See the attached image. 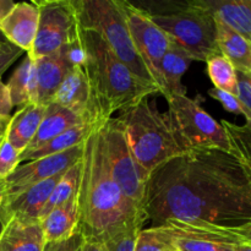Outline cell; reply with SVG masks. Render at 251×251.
Listing matches in <instances>:
<instances>
[{
	"label": "cell",
	"instance_id": "cell-11",
	"mask_svg": "<svg viewBox=\"0 0 251 251\" xmlns=\"http://www.w3.org/2000/svg\"><path fill=\"white\" fill-rule=\"evenodd\" d=\"M83 144L68 150L63 153L53 154L46 158L20 164L15 169L14 173L5 180V184H6V198L5 199L12 198L36 184L65 173L69 168H71L81 159Z\"/></svg>",
	"mask_w": 251,
	"mask_h": 251
},
{
	"label": "cell",
	"instance_id": "cell-13",
	"mask_svg": "<svg viewBox=\"0 0 251 251\" xmlns=\"http://www.w3.org/2000/svg\"><path fill=\"white\" fill-rule=\"evenodd\" d=\"M63 174L36 184L12 198L5 199L0 207V225L4 226L12 218L22 222H39L42 210Z\"/></svg>",
	"mask_w": 251,
	"mask_h": 251
},
{
	"label": "cell",
	"instance_id": "cell-29",
	"mask_svg": "<svg viewBox=\"0 0 251 251\" xmlns=\"http://www.w3.org/2000/svg\"><path fill=\"white\" fill-rule=\"evenodd\" d=\"M141 227H130L112 235L103 242L105 251H135L137 235Z\"/></svg>",
	"mask_w": 251,
	"mask_h": 251
},
{
	"label": "cell",
	"instance_id": "cell-9",
	"mask_svg": "<svg viewBox=\"0 0 251 251\" xmlns=\"http://www.w3.org/2000/svg\"><path fill=\"white\" fill-rule=\"evenodd\" d=\"M39 22L33 46L27 55L32 60L55 53L78 39V24L71 0H34Z\"/></svg>",
	"mask_w": 251,
	"mask_h": 251
},
{
	"label": "cell",
	"instance_id": "cell-5",
	"mask_svg": "<svg viewBox=\"0 0 251 251\" xmlns=\"http://www.w3.org/2000/svg\"><path fill=\"white\" fill-rule=\"evenodd\" d=\"M135 4V2H134ZM194 60L207 61L221 54L215 17L201 0H162L135 4Z\"/></svg>",
	"mask_w": 251,
	"mask_h": 251
},
{
	"label": "cell",
	"instance_id": "cell-23",
	"mask_svg": "<svg viewBox=\"0 0 251 251\" xmlns=\"http://www.w3.org/2000/svg\"><path fill=\"white\" fill-rule=\"evenodd\" d=\"M11 98L12 107H25L31 103H37L38 90H37V70L36 63L28 55L17 65L9 82L6 83Z\"/></svg>",
	"mask_w": 251,
	"mask_h": 251
},
{
	"label": "cell",
	"instance_id": "cell-22",
	"mask_svg": "<svg viewBox=\"0 0 251 251\" xmlns=\"http://www.w3.org/2000/svg\"><path fill=\"white\" fill-rule=\"evenodd\" d=\"M100 126H102V125H98L92 122H85L78 125H75V126L70 127V129L66 130L65 132L60 134L59 136L54 137L53 140L48 141L47 144L42 145L38 149L29 152H22L20 154V163L21 162H29L46 158V157L63 153V152L68 151V150L80 146L88 139V136L92 134L93 130H96Z\"/></svg>",
	"mask_w": 251,
	"mask_h": 251
},
{
	"label": "cell",
	"instance_id": "cell-30",
	"mask_svg": "<svg viewBox=\"0 0 251 251\" xmlns=\"http://www.w3.org/2000/svg\"><path fill=\"white\" fill-rule=\"evenodd\" d=\"M20 152L4 136L0 141V179L6 180L20 166Z\"/></svg>",
	"mask_w": 251,
	"mask_h": 251
},
{
	"label": "cell",
	"instance_id": "cell-43",
	"mask_svg": "<svg viewBox=\"0 0 251 251\" xmlns=\"http://www.w3.org/2000/svg\"><path fill=\"white\" fill-rule=\"evenodd\" d=\"M10 44H11V43H9V42H7L6 39H5V37L2 36L1 32H0V51L4 50L5 48H7V47H9Z\"/></svg>",
	"mask_w": 251,
	"mask_h": 251
},
{
	"label": "cell",
	"instance_id": "cell-39",
	"mask_svg": "<svg viewBox=\"0 0 251 251\" xmlns=\"http://www.w3.org/2000/svg\"><path fill=\"white\" fill-rule=\"evenodd\" d=\"M81 251H105L104 245L96 240H83L81 244Z\"/></svg>",
	"mask_w": 251,
	"mask_h": 251
},
{
	"label": "cell",
	"instance_id": "cell-10",
	"mask_svg": "<svg viewBox=\"0 0 251 251\" xmlns=\"http://www.w3.org/2000/svg\"><path fill=\"white\" fill-rule=\"evenodd\" d=\"M132 43L150 73L153 76L161 93L159 64L171 46V38L154 24L151 17L139 6L127 0H120Z\"/></svg>",
	"mask_w": 251,
	"mask_h": 251
},
{
	"label": "cell",
	"instance_id": "cell-8",
	"mask_svg": "<svg viewBox=\"0 0 251 251\" xmlns=\"http://www.w3.org/2000/svg\"><path fill=\"white\" fill-rule=\"evenodd\" d=\"M103 146L110 174L130 201L145 211V194L150 176L135 159L119 118L102 125Z\"/></svg>",
	"mask_w": 251,
	"mask_h": 251
},
{
	"label": "cell",
	"instance_id": "cell-16",
	"mask_svg": "<svg viewBox=\"0 0 251 251\" xmlns=\"http://www.w3.org/2000/svg\"><path fill=\"white\" fill-rule=\"evenodd\" d=\"M193 61L194 58L190 53L176 42H171L168 50L162 58L158 70L161 95L166 100L172 96L186 95V88L181 82V78Z\"/></svg>",
	"mask_w": 251,
	"mask_h": 251
},
{
	"label": "cell",
	"instance_id": "cell-42",
	"mask_svg": "<svg viewBox=\"0 0 251 251\" xmlns=\"http://www.w3.org/2000/svg\"><path fill=\"white\" fill-rule=\"evenodd\" d=\"M230 249L232 251H251V247H248V245H230Z\"/></svg>",
	"mask_w": 251,
	"mask_h": 251
},
{
	"label": "cell",
	"instance_id": "cell-20",
	"mask_svg": "<svg viewBox=\"0 0 251 251\" xmlns=\"http://www.w3.org/2000/svg\"><path fill=\"white\" fill-rule=\"evenodd\" d=\"M201 4L251 44V0H201Z\"/></svg>",
	"mask_w": 251,
	"mask_h": 251
},
{
	"label": "cell",
	"instance_id": "cell-24",
	"mask_svg": "<svg viewBox=\"0 0 251 251\" xmlns=\"http://www.w3.org/2000/svg\"><path fill=\"white\" fill-rule=\"evenodd\" d=\"M215 21L221 54L232 63L235 70L251 75V44L220 20Z\"/></svg>",
	"mask_w": 251,
	"mask_h": 251
},
{
	"label": "cell",
	"instance_id": "cell-15",
	"mask_svg": "<svg viewBox=\"0 0 251 251\" xmlns=\"http://www.w3.org/2000/svg\"><path fill=\"white\" fill-rule=\"evenodd\" d=\"M53 102L77 114L85 122H92L90 118V86L83 68V60L74 65L69 71L59 86Z\"/></svg>",
	"mask_w": 251,
	"mask_h": 251
},
{
	"label": "cell",
	"instance_id": "cell-14",
	"mask_svg": "<svg viewBox=\"0 0 251 251\" xmlns=\"http://www.w3.org/2000/svg\"><path fill=\"white\" fill-rule=\"evenodd\" d=\"M39 22L36 1L16 2L0 26V32L9 43L28 53L33 46Z\"/></svg>",
	"mask_w": 251,
	"mask_h": 251
},
{
	"label": "cell",
	"instance_id": "cell-33",
	"mask_svg": "<svg viewBox=\"0 0 251 251\" xmlns=\"http://www.w3.org/2000/svg\"><path fill=\"white\" fill-rule=\"evenodd\" d=\"M208 95H210L213 100H218L227 112L234 113V114L244 115L245 118L248 117L247 109H245L243 103L240 102V100H238V97H235V96L225 92V91L218 90V88H215V87L208 90Z\"/></svg>",
	"mask_w": 251,
	"mask_h": 251
},
{
	"label": "cell",
	"instance_id": "cell-27",
	"mask_svg": "<svg viewBox=\"0 0 251 251\" xmlns=\"http://www.w3.org/2000/svg\"><path fill=\"white\" fill-rule=\"evenodd\" d=\"M221 125L227 132L233 153L242 161L251 163V130L245 125H237L228 120H222Z\"/></svg>",
	"mask_w": 251,
	"mask_h": 251
},
{
	"label": "cell",
	"instance_id": "cell-2",
	"mask_svg": "<svg viewBox=\"0 0 251 251\" xmlns=\"http://www.w3.org/2000/svg\"><path fill=\"white\" fill-rule=\"evenodd\" d=\"M77 234L83 240L103 243L130 227H144V210L124 195L110 174L103 146L102 126L83 144L77 190Z\"/></svg>",
	"mask_w": 251,
	"mask_h": 251
},
{
	"label": "cell",
	"instance_id": "cell-18",
	"mask_svg": "<svg viewBox=\"0 0 251 251\" xmlns=\"http://www.w3.org/2000/svg\"><path fill=\"white\" fill-rule=\"evenodd\" d=\"M46 244L69 240L77 234L78 206L77 195L58 206L39 221Z\"/></svg>",
	"mask_w": 251,
	"mask_h": 251
},
{
	"label": "cell",
	"instance_id": "cell-34",
	"mask_svg": "<svg viewBox=\"0 0 251 251\" xmlns=\"http://www.w3.org/2000/svg\"><path fill=\"white\" fill-rule=\"evenodd\" d=\"M22 54H24V50L15 47L14 44H10L7 48L0 51V77Z\"/></svg>",
	"mask_w": 251,
	"mask_h": 251
},
{
	"label": "cell",
	"instance_id": "cell-19",
	"mask_svg": "<svg viewBox=\"0 0 251 251\" xmlns=\"http://www.w3.org/2000/svg\"><path fill=\"white\" fill-rule=\"evenodd\" d=\"M46 108L47 105L31 103L19 108L10 118L5 137L20 153H22L33 140L44 117Z\"/></svg>",
	"mask_w": 251,
	"mask_h": 251
},
{
	"label": "cell",
	"instance_id": "cell-32",
	"mask_svg": "<svg viewBox=\"0 0 251 251\" xmlns=\"http://www.w3.org/2000/svg\"><path fill=\"white\" fill-rule=\"evenodd\" d=\"M238 80V100L243 103L247 109L248 117L245 118V126L251 130V75L242 71H237Z\"/></svg>",
	"mask_w": 251,
	"mask_h": 251
},
{
	"label": "cell",
	"instance_id": "cell-44",
	"mask_svg": "<svg viewBox=\"0 0 251 251\" xmlns=\"http://www.w3.org/2000/svg\"><path fill=\"white\" fill-rule=\"evenodd\" d=\"M240 162H242L243 166H244L245 172H247L248 176H249L250 180H251V163H250V162H247V161H242V159H240Z\"/></svg>",
	"mask_w": 251,
	"mask_h": 251
},
{
	"label": "cell",
	"instance_id": "cell-36",
	"mask_svg": "<svg viewBox=\"0 0 251 251\" xmlns=\"http://www.w3.org/2000/svg\"><path fill=\"white\" fill-rule=\"evenodd\" d=\"M11 98H10L7 86L0 78V117H11L10 113L12 110Z\"/></svg>",
	"mask_w": 251,
	"mask_h": 251
},
{
	"label": "cell",
	"instance_id": "cell-35",
	"mask_svg": "<svg viewBox=\"0 0 251 251\" xmlns=\"http://www.w3.org/2000/svg\"><path fill=\"white\" fill-rule=\"evenodd\" d=\"M81 243H82V237L80 234H76L65 242L46 244L44 251H76L81 247Z\"/></svg>",
	"mask_w": 251,
	"mask_h": 251
},
{
	"label": "cell",
	"instance_id": "cell-21",
	"mask_svg": "<svg viewBox=\"0 0 251 251\" xmlns=\"http://www.w3.org/2000/svg\"><path fill=\"white\" fill-rule=\"evenodd\" d=\"M81 123H85V120L78 117L77 114L56 104L55 102H50L49 104H47L46 113H44V117L33 140L24 152H29L38 149L42 145L47 144L54 137L59 136L70 127L81 124Z\"/></svg>",
	"mask_w": 251,
	"mask_h": 251
},
{
	"label": "cell",
	"instance_id": "cell-1",
	"mask_svg": "<svg viewBox=\"0 0 251 251\" xmlns=\"http://www.w3.org/2000/svg\"><path fill=\"white\" fill-rule=\"evenodd\" d=\"M145 213L151 227L168 220L240 227L251 222V180L232 151L191 150L151 174Z\"/></svg>",
	"mask_w": 251,
	"mask_h": 251
},
{
	"label": "cell",
	"instance_id": "cell-12",
	"mask_svg": "<svg viewBox=\"0 0 251 251\" xmlns=\"http://www.w3.org/2000/svg\"><path fill=\"white\" fill-rule=\"evenodd\" d=\"M82 51L78 39L75 43L63 47L55 53L34 60L38 90L37 103L47 105L53 102L59 86L66 77L69 71L74 68V65L82 63Z\"/></svg>",
	"mask_w": 251,
	"mask_h": 251
},
{
	"label": "cell",
	"instance_id": "cell-25",
	"mask_svg": "<svg viewBox=\"0 0 251 251\" xmlns=\"http://www.w3.org/2000/svg\"><path fill=\"white\" fill-rule=\"evenodd\" d=\"M80 176H81V159L77 163L74 164L71 168H69L65 173L61 176L56 185L54 186L53 191H51L50 196H49L48 201L44 205L43 210H42L41 217H46L50 211L56 208L58 206L63 205L64 202L70 200L71 198L77 195L78 190V183H80Z\"/></svg>",
	"mask_w": 251,
	"mask_h": 251
},
{
	"label": "cell",
	"instance_id": "cell-31",
	"mask_svg": "<svg viewBox=\"0 0 251 251\" xmlns=\"http://www.w3.org/2000/svg\"><path fill=\"white\" fill-rule=\"evenodd\" d=\"M169 238L180 251H232L230 245L217 244L201 239H190V238Z\"/></svg>",
	"mask_w": 251,
	"mask_h": 251
},
{
	"label": "cell",
	"instance_id": "cell-6",
	"mask_svg": "<svg viewBox=\"0 0 251 251\" xmlns=\"http://www.w3.org/2000/svg\"><path fill=\"white\" fill-rule=\"evenodd\" d=\"M71 2L81 28L100 34L115 56L137 77L157 86L132 43L120 0H71Z\"/></svg>",
	"mask_w": 251,
	"mask_h": 251
},
{
	"label": "cell",
	"instance_id": "cell-37",
	"mask_svg": "<svg viewBox=\"0 0 251 251\" xmlns=\"http://www.w3.org/2000/svg\"><path fill=\"white\" fill-rule=\"evenodd\" d=\"M230 232L234 235H237L239 238L240 243L243 245H248L251 247V222L247 223V225H243L240 227H234L229 228Z\"/></svg>",
	"mask_w": 251,
	"mask_h": 251
},
{
	"label": "cell",
	"instance_id": "cell-7",
	"mask_svg": "<svg viewBox=\"0 0 251 251\" xmlns=\"http://www.w3.org/2000/svg\"><path fill=\"white\" fill-rule=\"evenodd\" d=\"M167 113L189 149L232 151L225 127L203 109L200 95L196 98H190L188 95H176L167 100Z\"/></svg>",
	"mask_w": 251,
	"mask_h": 251
},
{
	"label": "cell",
	"instance_id": "cell-28",
	"mask_svg": "<svg viewBox=\"0 0 251 251\" xmlns=\"http://www.w3.org/2000/svg\"><path fill=\"white\" fill-rule=\"evenodd\" d=\"M135 251H180L173 240L157 227L140 230Z\"/></svg>",
	"mask_w": 251,
	"mask_h": 251
},
{
	"label": "cell",
	"instance_id": "cell-45",
	"mask_svg": "<svg viewBox=\"0 0 251 251\" xmlns=\"http://www.w3.org/2000/svg\"><path fill=\"white\" fill-rule=\"evenodd\" d=\"M81 244H82V243H81ZM76 251H81V247H80V248H78V249H77V250H76Z\"/></svg>",
	"mask_w": 251,
	"mask_h": 251
},
{
	"label": "cell",
	"instance_id": "cell-38",
	"mask_svg": "<svg viewBox=\"0 0 251 251\" xmlns=\"http://www.w3.org/2000/svg\"><path fill=\"white\" fill-rule=\"evenodd\" d=\"M16 2L12 0H0V26H1L2 21L7 17V15L12 11Z\"/></svg>",
	"mask_w": 251,
	"mask_h": 251
},
{
	"label": "cell",
	"instance_id": "cell-3",
	"mask_svg": "<svg viewBox=\"0 0 251 251\" xmlns=\"http://www.w3.org/2000/svg\"><path fill=\"white\" fill-rule=\"evenodd\" d=\"M78 43L90 86V118L96 124H105L114 113L159 93L156 85L142 81L122 63L98 33L78 26Z\"/></svg>",
	"mask_w": 251,
	"mask_h": 251
},
{
	"label": "cell",
	"instance_id": "cell-26",
	"mask_svg": "<svg viewBox=\"0 0 251 251\" xmlns=\"http://www.w3.org/2000/svg\"><path fill=\"white\" fill-rule=\"evenodd\" d=\"M206 64H207V74L215 88L238 97L237 70L232 63L222 54H218L208 59Z\"/></svg>",
	"mask_w": 251,
	"mask_h": 251
},
{
	"label": "cell",
	"instance_id": "cell-4",
	"mask_svg": "<svg viewBox=\"0 0 251 251\" xmlns=\"http://www.w3.org/2000/svg\"><path fill=\"white\" fill-rule=\"evenodd\" d=\"M130 150L142 171L151 176L159 167L191 151L172 123L167 112L145 98L120 113Z\"/></svg>",
	"mask_w": 251,
	"mask_h": 251
},
{
	"label": "cell",
	"instance_id": "cell-17",
	"mask_svg": "<svg viewBox=\"0 0 251 251\" xmlns=\"http://www.w3.org/2000/svg\"><path fill=\"white\" fill-rule=\"evenodd\" d=\"M46 240L39 222L10 220L1 226L0 251H44Z\"/></svg>",
	"mask_w": 251,
	"mask_h": 251
},
{
	"label": "cell",
	"instance_id": "cell-41",
	"mask_svg": "<svg viewBox=\"0 0 251 251\" xmlns=\"http://www.w3.org/2000/svg\"><path fill=\"white\" fill-rule=\"evenodd\" d=\"M5 198H6V184H5V180L0 179V207L4 203Z\"/></svg>",
	"mask_w": 251,
	"mask_h": 251
},
{
	"label": "cell",
	"instance_id": "cell-40",
	"mask_svg": "<svg viewBox=\"0 0 251 251\" xmlns=\"http://www.w3.org/2000/svg\"><path fill=\"white\" fill-rule=\"evenodd\" d=\"M10 118L11 117H0V141L4 139L5 134H6L7 125H9Z\"/></svg>",
	"mask_w": 251,
	"mask_h": 251
}]
</instances>
